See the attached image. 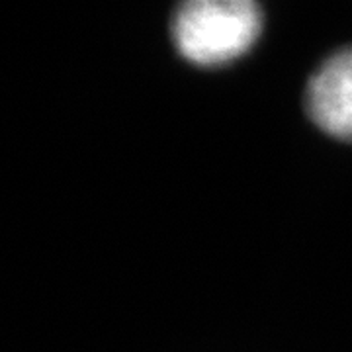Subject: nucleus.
<instances>
[{"label":"nucleus","instance_id":"f257e3e1","mask_svg":"<svg viewBox=\"0 0 352 352\" xmlns=\"http://www.w3.org/2000/svg\"><path fill=\"white\" fill-rule=\"evenodd\" d=\"M261 32V10L249 0H190L178 8L173 34L182 55L198 65L227 63Z\"/></svg>","mask_w":352,"mask_h":352},{"label":"nucleus","instance_id":"f03ea898","mask_svg":"<svg viewBox=\"0 0 352 352\" xmlns=\"http://www.w3.org/2000/svg\"><path fill=\"white\" fill-rule=\"evenodd\" d=\"M307 110L331 135L352 139V47L333 55L307 88Z\"/></svg>","mask_w":352,"mask_h":352}]
</instances>
